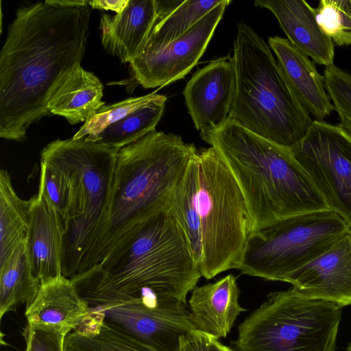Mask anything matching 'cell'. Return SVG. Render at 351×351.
Masks as SVG:
<instances>
[{"label": "cell", "mask_w": 351, "mask_h": 351, "mask_svg": "<svg viewBox=\"0 0 351 351\" xmlns=\"http://www.w3.org/2000/svg\"><path fill=\"white\" fill-rule=\"evenodd\" d=\"M64 348V351H157L89 313L66 335Z\"/></svg>", "instance_id": "22"}, {"label": "cell", "mask_w": 351, "mask_h": 351, "mask_svg": "<svg viewBox=\"0 0 351 351\" xmlns=\"http://www.w3.org/2000/svg\"><path fill=\"white\" fill-rule=\"evenodd\" d=\"M324 77L339 125L351 135V73L333 64L325 68Z\"/></svg>", "instance_id": "30"}, {"label": "cell", "mask_w": 351, "mask_h": 351, "mask_svg": "<svg viewBox=\"0 0 351 351\" xmlns=\"http://www.w3.org/2000/svg\"><path fill=\"white\" fill-rule=\"evenodd\" d=\"M315 11L318 25L335 45H351V0H320Z\"/></svg>", "instance_id": "29"}, {"label": "cell", "mask_w": 351, "mask_h": 351, "mask_svg": "<svg viewBox=\"0 0 351 351\" xmlns=\"http://www.w3.org/2000/svg\"><path fill=\"white\" fill-rule=\"evenodd\" d=\"M40 281L32 273L25 251V241L0 266V318L16 306L29 304L36 296Z\"/></svg>", "instance_id": "24"}, {"label": "cell", "mask_w": 351, "mask_h": 351, "mask_svg": "<svg viewBox=\"0 0 351 351\" xmlns=\"http://www.w3.org/2000/svg\"><path fill=\"white\" fill-rule=\"evenodd\" d=\"M255 6L267 8L277 19L291 43L315 63L334 64L335 44L321 29L315 8L304 0H257Z\"/></svg>", "instance_id": "17"}, {"label": "cell", "mask_w": 351, "mask_h": 351, "mask_svg": "<svg viewBox=\"0 0 351 351\" xmlns=\"http://www.w3.org/2000/svg\"><path fill=\"white\" fill-rule=\"evenodd\" d=\"M39 189L44 192L64 221L71 200V185L64 173L54 165L40 160Z\"/></svg>", "instance_id": "31"}, {"label": "cell", "mask_w": 351, "mask_h": 351, "mask_svg": "<svg viewBox=\"0 0 351 351\" xmlns=\"http://www.w3.org/2000/svg\"><path fill=\"white\" fill-rule=\"evenodd\" d=\"M170 209L188 241L199 269L202 256L201 227L186 172L174 191Z\"/></svg>", "instance_id": "27"}, {"label": "cell", "mask_w": 351, "mask_h": 351, "mask_svg": "<svg viewBox=\"0 0 351 351\" xmlns=\"http://www.w3.org/2000/svg\"><path fill=\"white\" fill-rule=\"evenodd\" d=\"M343 306L293 287L270 293L241 323L238 351H335Z\"/></svg>", "instance_id": "8"}, {"label": "cell", "mask_w": 351, "mask_h": 351, "mask_svg": "<svg viewBox=\"0 0 351 351\" xmlns=\"http://www.w3.org/2000/svg\"><path fill=\"white\" fill-rule=\"evenodd\" d=\"M118 150L85 137L57 139L40 152V160L68 178L71 200L64 220L62 275L73 278L95 267L106 222Z\"/></svg>", "instance_id": "4"}, {"label": "cell", "mask_w": 351, "mask_h": 351, "mask_svg": "<svg viewBox=\"0 0 351 351\" xmlns=\"http://www.w3.org/2000/svg\"><path fill=\"white\" fill-rule=\"evenodd\" d=\"M199 136L218 151L236 180L252 231L293 216L330 210L289 148L229 119Z\"/></svg>", "instance_id": "2"}, {"label": "cell", "mask_w": 351, "mask_h": 351, "mask_svg": "<svg viewBox=\"0 0 351 351\" xmlns=\"http://www.w3.org/2000/svg\"><path fill=\"white\" fill-rule=\"evenodd\" d=\"M230 2L223 0L182 36L158 51L141 53L134 58L130 67L136 83L152 88L184 77L205 52Z\"/></svg>", "instance_id": "12"}, {"label": "cell", "mask_w": 351, "mask_h": 351, "mask_svg": "<svg viewBox=\"0 0 351 351\" xmlns=\"http://www.w3.org/2000/svg\"><path fill=\"white\" fill-rule=\"evenodd\" d=\"M240 291L232 274L203 286H196L189 299L195 328L216 339L226 337L238 315L245 311L239 302Z\"/></svg>", "instance_id": "19"}, {"label": "cell", "mask_w": 351, "mask_h": 351, "mask_svg": "<svg viewBox=\"0 0 351 351\" xmlns=\"http://www.w3.org/2000/svg\"><path fill=\"white\" fill-rule=\"evenodd\" d=\"M347 351H351V342H350L348 344V346L347 348Z\"/></svg>", "instance_id": "36"}, {"label": "cell", "mask_w": 351, "mask_h": 351, "mask_svg": "<svg viewBox=\"0 0 351 351\" xmlns=\"http://www.w3.org/2000/svg\"><path fill=\"white\" fill-rule=\"evenodd\" d=\"M103 88L95 74L79 65L59 85L48 103V110L64 117L72 125L85 122L105 104L101 101Z\"/></svg>", "instance_id": "21"}, {"label": "cell", "mask_w": 351, "mask_h": 351, "mask_svg": "<svg viewBox=\"0 0 351 351\" xmlns=\"http://www.w3.org/2000/svg\"><path fill=\"white\" fill-rule=\"evenodd\" d=\"M222 1L184 0L182 5L165 18L156 19L140 54L158 51L182 36Z\"/></svg>", "instance_id": "26"}, {"label": "cell", "mask_w": 351, "mask_h": 351, "mask_svg": "<svg viewBox=\"0 0 351 351\" xmlns=\"http://www.w3.org/2000/svg\"><path fill=\"white\" fill-rule=\"evenodd\" d=\"M289 150L329 208L351 227V135L315 119Z\"/></svg>", "instance_id": "10"}, {"label": "cell", "mask_w": 351, "mask_h": 351, "mask_svg": "<svg viewBox=\"0 0 351 351\" xmlns=\"http://www.w3.org/2000/svg\"><path fill=\"white\" fill-rule=\"evenodd\" d=\"M91 271L116 288H148L186 302L202 276L170 207L153 216Z\"/></svg>", "instance_id": "6"}, {"label": "cell", "mask_w": 351, "mask_h": 351, "mask_svg": "<svg viewBox=\"0 0 351 351\" xmlns=\"http://www.w3.org/2000/svg\"><path fill=\"white\" fill-rule=\"evenodd\" d=\"M129 0H94L88 2L92 8L111 10L117 13L122 11Z\"/></svg>", "instance_id": "34"}, {"label": "cell", "mask_w": 351, "mask_h": 351, "mask_svg": "<svg viewBox=\"0 0 351 351\" xmlns=\"http://www.w3.org/2000/svg\"><path fill=\"white\" fill-rule=\"evenodd\" d=\"M268 44L302 106L315 120L324 121L330 116L334 106L326 90L324 77L318 72L315 62L287 38L269 37Z\"/></svg>", "instance_id": "16"}, {"label": "cell", "mask_w": 351, "mask_h": 351, "mask_svg": "<svg viewBox=\"0 0 351 351\" xmlns=\"http://www.w3.org/2000/svg\"><path fill=\"white\" fill-rule=\"evenodd\" d=\"M350 229L331 210L280 220L251 232L237 269L243 274L286 282Z\"/></svg>", "instance_id": "9"}, {"label": "cell", "mask_w": 351, "mask_h": 351, "mask_svg": "<svg viewBox=\"0 0 351 351\" xmlns=\"http://www.w3.org/2000/svg\"><path fill=\"white\" fill-rule=\"evenodd\" d=\"M93 314L157 351H178L181 337L196 330L186 302L175 298L143 295Z\"/></svg>", "instance_id": "11"}, {"label": "cell", "mask_w": 351, "mask_h": 351, "mask_svg": "<svg viewBox=\"0 0 351 351\" xmlns=\"http://www.w3.org/2000/svg\"><path fill=\"white\" fill-rule=\"evenodd\" d=\"M29 200L25 251L32 273L43 284L62 276L64 223L40 189Z\"/></svg>", "instance_id": "15"}, {"label": "cell", "mask_w": 351, "mask_h": 351, "mask_svg": "<svg viewBox=\"0 0 351 351\" xmlns=\"http://www.w3.org/2000/svg\"><path fill=\"white\" fill-rule=\"evenodd\" d=\"M220 348H221V351H236V350H232V348H230L221 343H220Z\"/></svg>", "instance_id": "35"}, {"label": "cell", "mask_w": 351, "mask_h": 351, "mask_svg": "<svg viewBox=\"0 0 351 351\" xmlns=\"http://www.w3.org/2000/svg\"><path fill=\"white\" fill-rule=\"evenodd\" d=\"M158 95L154 92L145 96L128 98L111 105L102 106L86 119L73 138L77 139L85 137L86 141L94 142L108 126L149 104Z\"/></svg>", "instance_id": "28"}, {"label": "cell", "mask_w": 351, "mask_h": 351, "mask_svg": "<svg viewBox=\"0 0 351 351\" xmlns=\"http://www.w3.org/2000/svg\"><path fill=\"white\" fill-rule=\"evenodd\" d=\"M29 200L16 193L9 173L0 171V266L24 241L29 226Z\"/></svg>", "instance_id": "23"}, {"label": "cell", "mask_w": 351, "mask_h": 351, "mask_svg": "<svg viewBox=\"0 0 351 351\" xmlns=\"http://www.w3.org/2000/svg\"><path fill=\"white\" fill-rule=\"evenodd\" d=\"M197 150L180 136L156 130L117 152L95 267L144 222L170 207L174 191Z\"/></svg>", "instance_id": "3"}, {"label": "cell", "mask_w": 351, "mask_h": 351, "mask_svg": "<svg viewBox=\"0 0 351 351\" xmlns=\"http://www.w3.org/2000/svg\"><path fill=\"white\" fill-rule=\"evenodd\" d=\"M286 282L306 298L351 305V229Z\"/></svg>", "instance_id": "14"}, {"label": "cell", "mask_w": 351, "mask_h": 351, "mask_svg": "<svg viewBox=\"0 0 351 351\" xmlns=\"http://www.w3.org/2000/svg\"><path fill=\"white\" fill-rule=\"evenodd\" d=\"M91 7L54 0L23 6L0 53V137L23 142L31 124L84 55Z\"/></svg>", "instance_id": "1"}, {"label": "cell", "mask_w": 351, "mask_h": 351, "mask_svg": "<svg viewBox=\"0 0 351 351\" xmlns=\"http://www.w3.org/2000/svg\"><path fill=\"white\" fill-rule=\"evenodd\" d=\"M71 331L60 326L27 322L23 332L24 351H64L65 337Z\"/></svg>", "instance_id": "32"}, {"label": "cell", "mask_w": 351, "mask_h": 351, "mask_svg": "<svg viewBox=\"0 0 351 351\" xmlns=\"http://www.w3.org/2000/svg\"><path fill=\"white\" fill-rule=\"evenodd\" d=\"M202 242V276L237 269L252 232L243 195L218 151L197 149L186 171Z\"/></svg>", "instance_id": "7"}, {"label": "cell", "mask_w": 351, "mask_h": 351, "mask_svg": "<svg viewBox=\"0 0 351 351\" xmlns=\"http://www.w3.org/2000/svg\"><path fill=\"white\" fill-rule=\"evenodd\" d=\"M157 19L156 0H129L114 16L102 12L99 29L105 50L130 63L142 52Z\"/></svg>", "instance_id": "18"}, {"label": "cell", "mask_w": 351, "mask_h": 351, "mask_svg": "<svg viewBox=\"0 0 351 351\" xmlns=\"http://www.w3.org/2000/svg\"><path fill=\"white\" fill-rule=\"evenodd\" d=\"M178 351H221L220 342L197 330L181 337Z\"/></svg>", "instance_id": "33"}, {"label": "cell", "mask_w": 351, "mask_h": 351, "mask_svg": "<svg viewBox=\"0 0 351 351\" xmlns=\"http://www.w3.org/2000/svg\"><path fill=\"white\" fill-rule=\"evenodd\" d=\"M86 300L79 294L73 282L63 275L40 284L34 300L26 306L28 323L76 328L88 314Z\"/></svg>", "instance_id": "20"}, {"label": "cell", "mask_w": 351, "mask_h": 351, "mask_svg": "<svg viewBox=\"0 0 351 351\" xmlns=\"http://www.w3.org/2000/svg\"><path fill=\"white\" fill-rule=\"evenodd\" d=\"M236 89L228 119L285 147L307 132L312 120L291 91L263 38L239 22L234 41Z\"/></svg>", "instance_id": "5"}, {"label": "cell", "mask_w": 351, "mask_h": 351, "mask_svg": "<svg viewBox=\"0 0 351 351\" xmlns=\"http://www.w3.org/2000/svg\"><path fill=\"white\" fill-rule=\"evenodd\" d=\"M166 101V96L158 94L149 104L108 126L94 142L119 151L156 131V126L163 114Z\"/></svg>", "instance_id": "25"}, {"label": "cell", "mask_w": 351, "mask_h": 351, "mask_svg": "<svg viewBox=\"0 0 351 351\" xmlns=\"http://www.w3.org/2000/svg\"><path fill=\"white\" fill-rule=\"evenodd\" d=\"M235 89V69L229 56L210 62L192 75L183 95L197 130L217 128L226 121Z\"/></svg>", "instance_id": "13"}]
</instances>
